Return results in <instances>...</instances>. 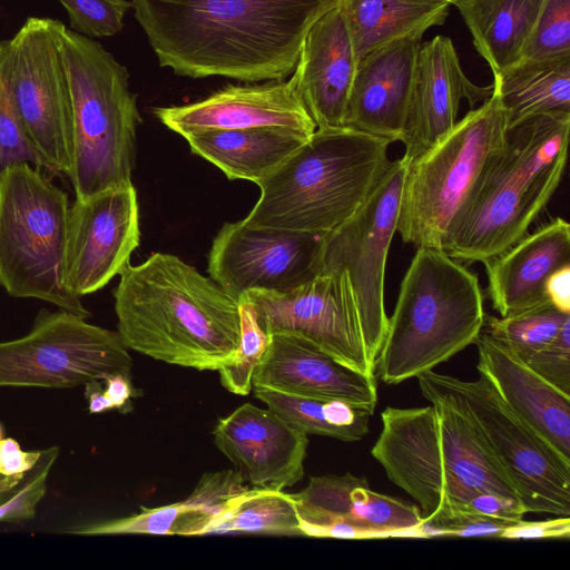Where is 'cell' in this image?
<instances>
[{
    "label": "cell",
    "instance_id": "cell-1",
    "mask_svg": "<svg viewBox=\"0 0 570 570\" xmlns=\"http://www.w3.org/2000/svg\"><path fill=\"white\" fill-rule=\"evenodd\" d=\"M340 0H131L161 67L179 76L279 81Z\"/></svg>",
    "mask_w": 570,
    "mask_h": 570
},
{
    "label": "cell",
    "instance_id": "cell-2",
    "mask_svg": "<svg viewBox=\"0 0 570 570\" xmlns=\"http://www.w3.org/2000/svg\"><path fill=\"white\" fill-rule=\"evenodd\" d=\"M114 292L127 348L171 365L218 371L240 341L239 302L171 254L129 263Z\"/></svg>",
    "mask_w": 570,
    "mask_h": 570
},
{
    "label": "cell",
    "instance_id": "cell-3",
    "mask_svg": "<svg viewBox=\"0 0 570 570\" xmlns=\"http://www.w3.org/2000/svg\"><path fill=\"white\" fill-rule=\"evenodd\" d=\"M570 112L531 116L507 129L442 249L460 262L487 263L527 233L564 173Z\"/></svg>",
    "mask_w": 570,
    "mask_h": 570
},
{
    "label": "cell",
    "instance_id": "cell-4",
    "mask_svg": "<svg viewBox=\"0 0 570 570\" xmlns=\"http://www.w3.org/2000/svg\"><path fill=\"white\" fill-rule=\"evenodd\" d=\"M425 399L430 406H387L371 449L390 481L417 502L423 519L478 491L519 499L469 421L445 401Z\"/></svg>",
    "mask_w": 570,
    "mask_h": 570
},
{
    "label": "cell",
    "instance_id": "cell-5",
    "mask_svg": "<svg viewBox=\"0 0 570 570\" xmlns=\"http://www.w3.org/2000/svg\"><path fill=\"white\" fill-rule=\"evenodd\" d=\"M391 141L351 127L316 128L257 184L244 220L255 226L326 234L366 202L387 173Z\"/></svg>",
    "mask_w": 570,
    "mask_h": 570
},
{
    "label": "cell",
    "instance_id": "cell-6",
    "mask_svg": "<svg viewBox=\"0 0 570 570\" xmlns=\"http://www.w3.org/2000/svg\"><path fill=\"white\" fill-rule=\"evenodd\" d=\"M483 302L475 273L443 249L416 248L389 317L375 375L399 384L454 356L482 331Z\"/></svg>",
    "mask_w": 570,
    "mask_h": 570
},
{
    "label": "cell",
    "instance_id": "cell-7",
    "mask_svg": "<svg viewBox=\"0 0 570 570\" xmlns=\"http://www.w3.org/2000/svg\"><path fill=\"white\" fill-rule=\"evenodd\" d=\"M62 53L73 110V161L69 179L76 198L129 186L140 122L129 75L91 38L66 28Z\"/></svg>",
    "mask_w": 570,
    "mask_h": 570
},
{
    "label": "cell",
    "instance_id": "cell-8",
    "mask_svg": "<svg viewBox=\"0 0 570 570\" xmlns=\"http://www.w3.org/2000/svg\"><path fill=\"white\" fill-rule=\"evenodd\" d=\"M69 207L67 193L31 164L0 173V285L87 318L66 281Z\"/></svg>",
    "mask_w": 570,
    "mask_h": 570
},
{
    "label": "cell",
    "instance_id": "cell-9",
    "mask_svg": "<svg viewBox=\"0 0 570 570\" xmlns=\"http://www.w3.org/2000/svg\"><path fill=\"white\" fill-rule=\"evenodd\" d=\"M508 129L500 96L471 109L430 149L406 161L397 233L414 247L442 249ZM405 160V159H404Z\"/></svg>",
    "mask_w": 570,
    "mask_h": 570
},
{
    "label": "cell",
    "instance_id": "cell-10",
    "mask_svg": "<svg viewBox=\"0 0 570 570\" xmlns=\"http://www.w3.org/2000/svg\"><path fill=\"white\" fill-rule=\"evenodd\" d=\"M416 379L424 397L445 401L469 421L527 513L570 515V462L502 402L485 376L464 381L431 370Z\"/></svg>",
    "mask_w": 570,
    "mask_h": 570
},
{
    "label": "cell",
    "instance_id": "cell-11",
    "mask_svg": "<svg viewBox=\"0 0 570 570\" xmlns=\"http://www.w3.org/2000/svg\"><path fill=\"white\" fill-rule=\"evenodd\" d=\"M131 366L118 332L61 308L41 309L27 335L0 342V386L73 387L131 376Z\"/></svg>",
    "mask_w": 570,
    "mask_h": 570
},
{
    "label": "cell",
    "instance_id": "cell-12",
    "mask_svg": "<svg viewBox=\"0 0 570 570\" xmlns=\"http://www.w3.org/2000/svg\"><path fill=\"white\" fill-rule=\"evenodd\" d=\"M65 24L30 17L9 40L13 99L32 145L51 173L70 176L73 110L62 53Z\"/></svg>",
    "mask_w": 570,
    "mask_h": 570
},
{
    "label": "cell",
    "instance_id": "cell-13",
    "mask_svg": "<svg viewBox=\"0 0 570 570\" xmlns=\"http://www.w3.org/2000/svg\"><path fill=\"white\" fill-rule=\"evenodd\" d=\"M406 168L403 157L393 160L358 210L324 238L321 273L346 272L357 305L365 353L374 367L389 325L384 304L385 267L397 232Z\"/></svg>",
    "mask_w": 570,
    "mask_h": 570
},
{
    "label": "cell",
    "instance_id": "cell-14",
    "mask_svg": "<svg viewBox=\"0 0 570 570\" xmlns=\"http://www.w3.org/2000/svg\"><path fill=\"white\" fill-rule=\"evenodd\" d=\"M240 298L252 305L258 325L268 335L303 337L341 363L376 376L365 353L357 305L345 271L322 272L291 291H249Z\"/></svg>",
    "mask_w": 570,
    "mask_h": 570
},
{
    "label": "cell",
    "instance_id": "cell-15",
    "mask_svg": "<svg viewBox=\"0 0 570 570\" xmlns=\"http://www.w3.org/2000/svg\"><path fill=\"white\" fill-rule=\"evenodd\" d=\"M326 234L255 226L244 219L226 223L213 242L207 269L237 301L249 291H291L321 273Z\"/></svg>",
    "mask_w": 570,
    "mask_h": 570
},
{
    "label": "cell",
    "instance_id": "cell-16",
    "mask_svg": "<svg viewBox=\"0 0 570 570\" xmlns=\"http://www.w3.org/2000/svg\"><path fill=\"white\" fill-rule=\"evenodd\" d=\"M139 243V207L132 185L76 198L68 217V287L80 297L101 289L120 274Z\"/></svg>",
    "mask_w": 570,
    "mask_h": 570
},
{
    "label": "cell",
    "instance_id": "cell-17",
    "mask_svg": "<svg viewBox=\"0 0 570 570\" xmlns=\"http://www.w3.org/2000/svg\"><path fill=\"white\" fill-rule=\"evenodd\" d=\"M302 535L336 539L415 538L423 517L417 505L372 490L350 472L312 476L293 493Z\"/></svg>",
    "mask_w": 570,
    "mask_h": 570
},
{
    "label": "cell",
    "instance_id": "cell-18",
    "mask_svg": "<svg viewBox=\"0 0 570 570\" xmlns=\"http://www.w3.org/2000/svg\"><path fill=\"white\" fill-rule=\"evenodd\" d=\"M213 436L254 488L284 490L304 475L307 434L268 409L245 403L217 421Z\"/></svg>",
    "mask_w": 570,
    "mask_h": 570
},
{
    "label": "cell",
    "instance_id": "cell-19",
    "mask_svg": "<svg viewBox=\"0 0 570 570\" xmlns=\"http://www.w3.org/2000/svg\"><path fill=\"white\" fill-rule=\"evenodd\" d=\"M493 94V82L481 87L464 73L451 38L435 36L422 42L401 141L410 161L438 142L456 124L462 99L471 107Z\"/></svg>",
    "mask_w": 570,
    "mask_h": 570
},
{
    "label": "cell",
    "instance_id": "cell-20",
    "mask_svg": "<svg viewBox=\"0 0 570 570\" xmlns=\"http://www.w3.org/2000/svg\"><path fill=\"white\" fill-rule=\"evenodd\" d=\"M252 386L341 400L371 414L377 404L376 376L365 375L309 341L285 333L269 335L266 351L254 370Z\"/></svg>",
    "mask_w": 570,
    "mask_h": 570
},
{
    "label": "cell",
    "instance_id": "cell-21",
    "mask_svg": "<svg viewBox=\"0 0 570 570\" xmlns=\"http://www.w3.org/2000/svg\"><path fill=\"white\" fill-rule=\"evenodd\" d=\"M155 115L183 137L204 130L266 126L293 128L308 135L316 130L291 79L258 86L229 85L193 104L156 108Z\"/></svg>",
    "mask_w": 570,
    "mask_h": 570
},
{
    "label": "cell",
    "instance_id": "cell-22",
    "mask_svg": "<svg viewBox=\"0 0 570 570\" xmlns=\"http://www.w3.org/2000/svg\"><path fill=\"white\" fill-rule=\"evenodd\" d=\"M421 43L404 37L357 61L344 126L401 141Z\"/></svg>",
    "mask_w": 570,
    "mask_h": 570
},
{
    "label": "cell",
    "instance_id": "cell-23",
    "mask_svg": "<svg viewBox=\"0 0 570 570\" xmlns=\"http://www.w3.org/2000/svg\"><path fill=\"white\" fill-rule=\"evenodd\" d=\"M357 59L338 6L306 33L291 78L316 128L344 127Z\"/></svg>",
    "mask_w": 570,
    "mask_h": 570
},
{
    "label": "cell",
    "instance_id": "cell-24",
    "mask_svg": "<svg viewBox=\"0 0 570 570\" xmlns=\"http://www.w3.org/2000/svg\"><path fill=\"white\" fill-rule=\"evenodd\" d=\"M473 344L479 374L521 421L570 462V395L543 380L485 330Z\"/></svg>",
    "mask_w": 570,
    "mask_h": 570
},
{
    "label": "cell",
    "instance_id": "cell-25",
    "mask_svg": "<svg viewBox=\"0 0 570 570\" xmlns=\"http://www.w3.org/2000/svg\"><path fill=\"white\" fill-rule=\"evenodd\" d=\"M484 265L487 295L501 317L549 301L548 279L570 265V225L560 217L551 219Z\"/></svg>",
    "mask_w": 570,
    "mask_h": 570
},
{
    "label": "cell",
    "instance_id": "cell-26",
    "mask_svg": "<svg viewBox=\"0 0 570 570\" xmlns=\"http://www.w3.org/2000/svg\"><path fill=\"white\" fill-rule=\"evenodd\" d=\"M235 469L206 472L183 501L141 508L139 513L112 519L114 534L205 535L233 503L249 490Z\"/></svg>",
    "mask_w": 570,
    "mask_h": 570
},
{
    "label": "cell",
    "instance_id": "cell-27",
    "mask_svg": "<svg viewBox=\"0 0 570 570\" xmlns=\"http://www.w3.org/2000/svg\"><path fill=\"white\" fill-rule=\"evenodd\" d=\"M309 136L293 128L266 126L204 130L184 138L193 154L219 168L228 179L257 185Z\"/></svg>",
    "mask_w": 570,
    "mask_h": 570
},
{
    "label": "cell",
    "instance_id": "cell-28",
    "mask_svg": "<svg viewBox=\"0 0 570 570\" xmlns=\"http://www.w3.org/2000/svg\"><path fill=\"white\" fill-rule=\"evenodd\" d=\"M337 6L358 61L397 39L442 26L451 4L446 0H340Z\"/></svg>",
    "mask_w": 570,
    "mask_h": 570
},
{
    "label": "cell",
    "instance_id": "cell-29",
    "mask_svg": "<svg viewBox=\"0 0 570 570\" xmlns=\"http://www.w3.org/2000/svg\"><path fill=\"white\" fill-rule=\"evenodd\" d=\"M543 0H451L493 76L520 60Z\"/></svg>",
    "mask_w": 570,
    "mask_h": 570
},
{
    "label": "cell",
    "instance_id": "cell-30",
    "mask_svg": "<svg viewBox=\"0 0 570 570\" xmlns=\"http://www.w3.org/2000/svg\"><path fill=\"white\" fill-rule=\"evenodd\" d=\"M508 128L534 115L570 112V56L519 61L493 76Z\"/></svg>",
    "mask_w": 570,
    "mask_h": 570
},
{
    "label": "cell",
    "instance_id": "cell-31",
    "mask_svg": "<svg viewBox=\"0 0 570 570\" xmlns=\"http://www.w3.org/2000/svg\"><path fill=\"white\" fill-rule=\"evenodd\" d=\"M254 396L294 428L308 434L353 442L368 433L365 409L341 400L307 397L267 387H253Z\"/></svg>",
    "mask_w": 570,
    "mask_h": 570
},
{
    "label": "cell",
    "instance_id": "cell-32",
    "mask_svg": "<svg viewBox=\"0 0 570 570\" xmlns=\"http://www.w3.org/2000/svg\"><path fill=\"white\" fill-rule=\"evenodd\" d=\"M264 533L302 535L296 502L283 490L249 488L208 531V534Z\"/></svg>",
    "mask_w": 570,
    "mask_h": 570
},
{
    "label": "cell",
    "instance_id": "cell-33",
    "mask_svg": "<svg viewBox=\"0 0 570 570\" xmlns=\"http://www.w3.org/2000/svg\"><path fill=\"white\" fill-rule=\"evenodd\" d=\"M570 321V313L550 301L505 317L485 314L483 330L503 343L522 361L551 342Z\"/></svg>",
    "mask_w": 570,
    "mask_h": 570
},
{
    "label": "cell",
    "instance_id": "cell-34",
    "mask_svg": "<svg viewBox=\"0 0 570 570\" xmlns=\"http://www.w3.org/2000/svg\"><path fill=\"white\" fill-rule=\"evenodd\" d=\"M28 163L39 169L50 167L29 139L19 116L10 83L9 40L0 41V173Z\"/></svg>",
    "mask_w": 570,
    "mask_h": 570
},
{
    "label": "cell",
    "instance_id": "cell-35",
    "mask_svg": "<svg viewBox=\"0 0 570 570\" xmlns=\"http://www.w3.org/2000/svg\"><path fill=\"white\" fill-rule=\"evenodd\" d=\"M240 314V341L233 360L220 367L222 385L236 395H247L252 386L255 367L269 343V335L257 323L252 305L238 299Z\"/></svg>",
    "mask_w": 570,
    "mask_h": 570
},
{
    "label": "cell",
    "instance_id": "cell-36",
    "mask_svg": "<svg viewBox=\"0 0 570 570\" xmlns=\"http://www.w3.org/2000/svg\"><path fill=\"white\" fill-rule=\"evenodd\" d=\"M567 56H570V0H543L519 61Z\"/></svg>",
    "mask_w": 570,
    "mask_h": 570
},
{
    "label": "cell",
    "instance_id": "cell-37",
    "mask_svg": "<svg viewBox=\"0 0 570 570\" xmlns=\"http://www.w3.org/2000/svg\"><path fill=\"white\" fill-rule=\"evenodd\" d=\"M67 10L71 30L88 38L110 37L124 28L132 8L127 0H58Z\"/></svg>",
    "mask_w": 570,
    "mask_h": 570
},
{
    "label": "cell",
    "instance_id": "cell-38",
    "mask_svg": "<svg viewBox=\"0 0 570 570\" xmlns=\"http://www.w3.org/2000/svg\"><path fill=\"white\" fill-rule=\"evenodd\" d=\"M515 521H508L474 513L441 509L434 515L423 519L415 538L431 537H493Z\"/></svg>",
    "mask_w": 570,
    "mask_h": 570
},
{
    "label": "cell",
    "instance_id": "cell-39",
    "mask_svg": "<svg viewBox=\"0 0 570 570\" xmlns=\"http://www.w3.org/2000/svg\"><path fill=\"white\" fill-rule=\"evenodd\" d=\"M58 454V446L42 450L38 463L27 472L19 487L0 503V521H22L35 517L36 508L46 494L47 479Z\"/></svg>",
    "mask_w": 570,
    "mask_h": 570
},
{
    "label": "cell",
    "instance_id": "cell-40",
    "mask_svg": "<svg viewBox=\"0 0 570 570\" xmlns=\"http://www.w3.org/2000/svg\"><path fill=\"white\" fill-rule=\"evenodd\" d=\"M524 362L548 383L570 395V321L551 342Z\"/></svg>",
    "mask_w": 570,
    "mask_h": 570
},
{
    "label": "cell",
    "instance_id": "cell-41",
    "mask_svg": "<svg viewBox=\"0 0 570 570\" xmlns=\"http://www.w3.org/2000/svg\"><path fill=\"white\" fill-rule=\"evenodd\" d=\"M446 510L474 513L508 521L522 520L527 510L519 499L494 492L478 491L468 500Z\"/></svg>",
    "mask_w": 570,
    "mask_h": 570
},
{
    "label": "cell",
    "instance_id": "cell-42",
    "mask_svg": "<svg viewBox=\"0 0 570 570\" xmlns=\"http://www.w3.org/2000/svg\"><path fill=\"white\" fill-rule=\"evenodd\" d=\"M570 518L558 517L544 521L519 520L509 525L501 534L502 539H542L569 538Z\"/></svg>",
    "mask_w": 570,
    "mask_h": 570
},
{
    "label": "cell",
    "instance_id": "cell-43",
    "mask_svg": "<svg viewBox=\"0 0 570 570\" xmlns=\"http://www.w3.org/2000/svg\"><path fill=\"white\" fill-rule=\"evenodd\" d=\"M41 454L42 451H22L14 439H2L0 441V474H24L33 469Z\"/></svg>",
    "mask_w": 570,
    "mask_h": 570
},
{
    "label": "cell",
    "instance_id": "cell-44",
    "mask_svg": "<svg viewBox=\"0 0 570 570\" xmlns=\"http://www.w3.org/2000/svg\"><path fill=\"white\" fill-rule=\"evenodd\" d=\"M546 295L557 308L570 313V265L550 276L546 284Z\"/></svg>",
    "mask_w": 570,
    "mask_h": 570
},
{
    "label": "cell",
    "instance_id": "cell-45",
    "mask_svg": "<svg viewBox=\"0 0 570 570\" xmlns=\"http://www.w3.org/2000/svg\"><path fill=\"white\" fill-rule=\"evenodd\" d=\"M106 395L112 402L115 409L122 410L130 401L131 397L137 396L138 393L131 384V376L124 374H115L104 380Z\"/></svg>",
    "mask_w": 570,
    "mask_h": 570
},
{
    "label": "cell",
    "instance_id": "cell-46",
    "mask_svg": "<svg viewBox=\"0 0 570 570\" xmlns=\"http://www.w3.org/2000/svg\"><path fill=\"white\" fill-rule=\"evenodd\" d=\"M85 386L90 413H101L115 409L112 402L101 389L99 380L90 381Z\"/></svg>",
    "mask_w": 570,
    "mask_h": 570
},
{
    "label": "cell",
    "instance_id": "cell-47",
    "mask_svg": "<svg viewBox=\"0 0 570 570\" xmlns=\"http://www.w3.org/2000/svg\"><path fill=\"white\" fill-rule=\"evenodd\" d=\"M2 440V429H1V425H0V441Z\"/></svg>",
    "mask_w": 570,
    "mask_h": 570
},
{
    "label": "cell",
    "instance_id": "cell-48",
    "mask_svg": "<svg viewBox=\"0 0 570 570\" xmlns=\"http://www.w3.org/2000/svg\"><path fill=\"white\" fill-rule=\"evenodd\" d=\"M446 1L451 2V0H446ZM450 4H451V3H450Z\"/></svg>",
    "mask_w": 570,
    "mask_h": 570
}]
</instances>
